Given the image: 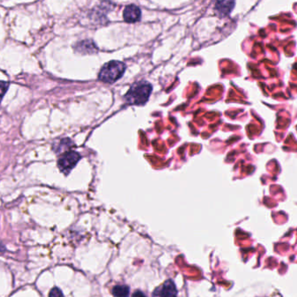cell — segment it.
Returning a JSON list of instances; mask_svg holds the SVG:
<instances>
[{"mask_svg":"<svg viewBox=\"0 0 297 297\" xmlns=\"http://www.w3.org/2000/svg\"><path fill=\"white\" fill-rule=\"evenodd\" d=\"M152 91V86L147 80H140L131 86L124 96V100L128 105L142 106L149 100Z\"/></svg>","mask_w":297,"mask_h":297,"instance_id":"6da1fadb","label":"cell"},{"mask_svg":"<svg viewBox=\"0 0 297 297\" xmlns=\"http://www.w3.org/2000/svg\"><path fill=\"white\" fill-rule=\"evenodd\" d=\"M126 65L121 61L112 60L102 66L99 74V80L105 83H115L119 80L126 72Z\"/></svg>","mask_w":297,"mask_h":297,"instance_id":"7a4b0ae2","label":"cell"},{"mask_svg":"<svg viewBox=\"0 0 297 297\" xmlns=\"http://www.w3.org/2000/svg\"><path fill=\"white\" fill-rule=\"evenodd\" d=\"M80 155L76 152H69L64 154L59 160V168L65 174H68L80 160Z\"/></svg>","mask_w":297,"mask_h":297,"instance_id":"3957f363","label":"cell"},{"mask_svg":"<svg viewBox=\"0 0 297 297\" xmlns=\"http://www.w3.org/2000/svg\"><path fill=\"white\" fill-rule=\"evenodd\" d=\"M152 297H177L176 286L172 280H168L153 291Z\"/></svg>","mask_w":297,"mask_h":297,"instance_id":"277c9868","label":"cell"},{"mask_svg":"<svg viewBox=\"0 0 297 297\" xmlns=\"http://www.w3.org/2000/svg\"><path fill=\"white\" fill-rule=\"evenodd\" d=\"M123 18L126 23L139 22L141 19V10L136 4H128L124 9Z\"/></svg>","mask_w":297,"mask_h":297,"instance_id":"5b68a950","label":"cell"},{"mask_svg":"<svg viewBox=\"0 0 297 297\" xmlns=\"http://www.w3.org/2000/svg\"><path fill=\"white\" fill-rule=\"evenodd\" d=\"M235 5H236V2L234 1H218L215 3L214 12L218 17L224 18L230 14Z\"/></svg>","mask_w":297,"mask_h":297,"instance_id":"8992f818","label":"cell"},{"mask_svg":"<svg viewBox=\"0 0 297 297\" xmlns=\"http://www.w3.org/2000/svg\"><path fill=\"white\" fill-rule=\"evenodd\" d=\"M113 295L115 297H127L129 296V287L126 285L115 286L113 289Z\"/></svg>","mask_w":297,"mask_h":297,"instance_id":"52a82bcc","label":"cell"},{"mask_svg":"<svg viewBox=\"0 0 297 297\" xmlns=\"http://www.w3.org/2000/svg\"><path fill=\"white\" fill-rule=\"evenodd\" d=\"M8 88H9V84L5 81H0V102L3 99L5 92L7 91Z\"/></svg>","mask_w":297,"mask_h":297,"instance_id":"ba28073f","label":"cell"},{"mask_svg":"<svg viewBox=\"0 0 297 297\" xmlns=\"http://www.w3.org/2000/svg\"><path fill=\"white\" fill-rule=\"evenodd\" d=\"M49 297H64V295L59 288H54L50 291Z\"/></svg>","mask_w":297,"mask_h":297,"instance_id":"9c48e42d","label":"cell"},{"mask_svg":"<svg viewBox=\"0 0 297 297\" xmlns=\"http://www.w3.org/2000/svg\"><path fill=\"white\" fill-rule=\"evenodd\" d=\"M146 297L144 294L142 293L141 291L140 290H137V291H135L134 294H133V297Z\"/></svg>","mask_w":297,"mask_h":297,"instance_id":"30bf717a","label":"cell"}]
</instances>
